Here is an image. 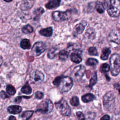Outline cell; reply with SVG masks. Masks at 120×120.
<instances>
[{
  "instance_id": "obj_1",
  "label": "cell",
  "mask_w": 120,
  "mask_h": 120,
  "mask_svg": "<svg viewBox=\"0 0 120 120\" xmlns=\"http://www.w3.org/2000/svg\"><path fill=\"white\" fill-rule=\"evenodd\" d=\"M73 85V80L71 77L68 76H61L60 81L57 86L61 93L68 92Z\"/></svg>"
},
{
  "instance_id": "obj_2",
  "label": "cell",
  "mask_w": 120,
  "mask_h": 120,
  "mask_svg": "<svg viewBox=\"0 0 120 120\" xmlns=\"http://www.w3.org/2000/svg\"><path fill=\"white\" fill-rule=\"evenodd\" d=\"M115 95L112 91L107 92L103 97V105L105 110L112 111L115 105Z\"/></svg>"
},
{
  "instance_id": "obj_3",
  "label": "cell",
  "mask_w": 120,
  "mask_h": 120,
  "mask_svg": "<svg viewBox=\"0 0 120 120\" xmlns=\"http://www.w3.org/2000/svg\"><path fill=\"white\" fill-rule=\"evenodd\" d=\"M111 66V74L113 76L117 75L120 71V57L118 53L112 54L110 59Z\"/></svg>"
},
{
  "instance_id": "obj_4",
  "label": "cell",
  "mask_w": 120,
  "mask_h": 120,
  "mask_svg": "<svg viewBox=\"0 0 120 120\" xmlns=\"http://www.w3.org/2000/svg\"><path fill=\"white\" fill-rule=\"evenodd\" d=\"M107 13L112 17H117L119 16L120 12V3L118 0H111L108 4Z\"/></svg>"
},
{
  "instance_id": "obj_5",
  "label": "cell",
  "mask_w": 120,
  "mask_h": 120,
  "mask_svg": "<svg viewBox=\"0 0 120 120\" xmlns=\"http://www.w3.org/2000/svg\"><path fill=\"white\" fill-rule=\"evenodd\" d=\"M55 106L60 113L64 116H69L71 113L70 107L68 105L67 101L62 98L58 102L55 103Z\"/></svg>"
},
{
  "instance_id": "obj_6",
  "label": "cell",
  "mask_w": 120,
  "mask_h": 120,
  "mask_svg": "<svg viewBox=\"0 0 120 120\" xmlns=\"http://www.w3.org/2000/svg\"><path fill=\"white\" fill-rule=\"evenodd\" d=\"M53 107V104L51 100L46 99L42 101L38 105L36 112H39L43 113H49L52 111Z\"/></svg>"
},
{
  "instance_id": "obj_7",
  "label": "cell",
  "mask_w": 120,
  "mask_h": 120,
  "mask_svg": "<svg viewBox=\"0 0 120 120\" xmlns=\"http://www.w3.org/2000/svg\"><path fill=\"white\" fill-rule=\"evenodd\" d=\"M44 78L43 73L38 70H32L30 75V81L33 84L41 83L44 81Z\"/></svg>"
},
{
  "instance_id": "obj_8",
  "label": "cell",
  "mask_w": 120,
  "mask_h": 120,
  "mask_svg": "<svg viewBox=\"0 0 120 120\" xmlns=\"http://www.w3.org/2000/svg\"><path fill=\"white\" fill-rule=\"evenodd\" d=\"M46 49V46L44 42H37L33 45L31 49V52L34 56H38L44 52Z\"/></svg>"
},
{
  "instance_id": "obj_9",
  "label": "cell",
  "mask_w": 120,
  "mask_h": 120,
  "mask_svg": "<svg viewBox=\"0 0 120 120\" xmlns=\"http://www.w3.org/2000/svg\"><path fill=\"white\" fill-rule=\"evenodd\" d=\"M70 16L68 11L66 12L56 11L52 13V16L53 20L58 22L65 21L68 20Z\"/></svg>"
},
{
  "instance_id": "obj_10",
  "label": "cell",
  "mask_w": 120,
  "mask_h": 120,
  "mask_svg": "<svg viewBox=\"0 0 120 120\" xmlns=\"http://www.w3.org/2000/svg\"><path fill=\"white\" fill-rule=\"evenodd\" d=\"M85 67L82 65H80L75 67L72 73V76L75 80L78 81L82 79L85 72Z\"/></svg>"
},
{
  "instance_id": "obj_11",
  "label": "cell",
  "mask_w": 120,
  "mask_h": 120,
  "mask_svg": "<svg viewBox=\"0 0 120 120\" xmlns=\"http://www.w3.org/2000/svg\"><path fill=\"white\" fill-rule=\"evenodd\" d=\"M109 41L113 42L117 44H120V36L119 31L117 30H112L108 36Z\"/></svg>"
},
{
  "instance_id": "obj_12",
  "label": "cell",
  "mask_w": 120,
  "mask_h": 120,
  "mask_svg": "<svg viewBox=\"0 0 120 120\" xmlns=\"http://www.w3.org/2000/svg\"><path fill=\"white\" fill-rule=\"evenodd\" d=\"M106 1H105L104 3H102L100 1H97L96 2V6L95 8L98 13L99 14L103 13L105 11V8L106 7L108 6V4L106 3Z\"/></svg>"
},
{
  "instance_id": "obj_13",
  "label": "cell",
  "mask_w": 120,
  "mask_h": 120,
  "mask_svg": "<svg viewBox=\"0 0 120 120\" xmlns=\"http://www.w3.org/2000/svg\"><path fill=\"white\" fill-rule=\"evenodd\" d=\"M85 25H86V23L84 24V22H81L77 24L74 28V34L75 35H79L82 34L85 29Z\"/></svg>"
},
{
  "instance_id": "obj_14",
  "label": "cell",
  "mask_w": 120,
  "mask_h": 120,
  "mask_svg": "<svg viewBox=\"0 0 120 120\" xmlns=\"http://www.w3.org/2000/svg\"><path fill=\"white\" fill-rule=\"evenodd\" d=\"M22 108L20 106L16 105H12L8 107V111L10 113L17 114L22 111Z\"/></svg>"
},
{
  "instance_id": "obj_15",
  "label": "cell",
  "mask_w": 120,
  "mask_h": 120,
  "mask_svg": "<svg viewBox=\"0 0 120 120\" xmlns=\"http://www.w3.org/2000/svg\"><path fill=\"white\" fill-rule=\"evenodd\" d=\"M60 3V0H52L49 1L45 5V7L47 9H51L59 7Z\"/></svg>"
},
{
  "instance_id": "obj_16",
  "label": "cell",
  "mask_w": 120,
  "mask_h": 120,
  "mask_svg": "<svg viewBox=\"0 0 120 120\" xmlns=\"http://www.w3.org/2000/svg\"><path fill=\"white\" fill-rule=\"evenodd\" d=\"M70 57L71 60L72 62L75 63H79L82 60V57L79 54V52H72L70 54Z\"/></svg>"
},
{
  "instance_id": "obj_17",
  "label": "cell",
  "mask_w": 120,
  "mask_h": 120,
  "mask_svg": "<svg viewBox=\"0 0 120 120\" xmlns=\"http://www.w3.org/2000/svg\"><path fill=\"white\" fill-rule=\"evenodd\" d=\"M39 33L44 36L46 37H49L52 35V27H47L45 29H42L40 30Z\"/></svg>"
},
{
  "instance_id": "obj_18",
  "label": "cell",
  "mask_w": 120,
  "mask_h": 120,
  "mask_svg": "<svg viewBox=\"0 0 120 120\" xmlns=\"http://www.w3.org/2000/svg\"><path fill=\"white\" fill-rule=\"evenodd\" d=\"M95 98V96L91 93H87L83 95L82 97V100L84 103H88L93 101Z\"/></svg>"
},
{
  "instance_id": "obj_19",
  "label": "cell",
  "mask_w": 120,
  "mask_h": 120,
  "mask_svg": "<svg viewBox=\"0 0 120 120\" xmlns=\"http://www.w3.org/2000/svg\"><path fill=\"white\" fill-rule=\"evenodd\" d=\"M34 1L33 0L23 1L21 6V8L22 10H27L30 8L33 5Z\"/></svg>"
},
{
  "instance_id": "obj_20",
  "label": "cell",
  "mask_w": 120,
  "mask_h": 120,
  "mask_svg": "<svg viewBox=\"0 0 120 120\" xmlns=\"http://www.w3.org/2000/svg\"><path fill=\"white\" fill-rule=\"evenodd\" d=\"M102 53L101 55L100 58L103 60H106L108 58V56L111 52V51L109 48H105L102 51Z\"/></svg>"
},
{
  "instance_id": "obj_21",
  "label": "cell",
  "mask_w": 120,
  "mask_h": 120,
  "mask_svg": "<svg viewBox=\"0 0 120 120\" xmlns=\"http://www.w3.org/2000/svg\"><path fill=\"white\" fill-rule=\"evenodd\" d=\"M20 46L23 49H29L31 47L30 41L28 39H22L20 43Z\"/></svg>"
},
{
  "instance_id": "obj_22",
  "label": "cell",
  "mask_w": 120,
  "mask_h": 120,
  "mask_svg": "<svg viewBox=\"0 0 120 120\" xmlns=\"http://www.w3.org/2000/svg\"><path fill=\"white\" fill-rule=\"evenodd\" d=\"M58 52V49L56 48H51L47 53L48 57L50 59H53L55 58Z\"/></svg>"
},
{
  "instance_id": "obj_23",
  "label": "cell",
  "mask_w": 120,
  "mask_h": 120,
  "mask_svg": "<svg viewBox=\"0 0 120 120\" xmlns=\"http://www.w3.org/2000/svg\"><path fill=\"white\" fill-rule=\"evenodd\" d=\"M69 52L64 50H61L59 53V59L61 60H66L68 59Z\"/></svg>"
},
{
  "instance_id": "obj_24",
  "label": "cell",
  "mask_w": 120,
  "mask_h": 120,
  "mask_svg": "<svg viewBox=\"0 0 120 120\" xmlns=\"http://www.w3.org/2000/svg\"><path fill=\"white\" fill-rule=\"evenodd\" d=\"M45 12V10L42 7H40L36 9L34 12L33 14L34 15V19H39V17Z\"/></svg>"
},
{
  "instance_id": "obj_25",
  "label": "cell",
  "mask_w": 120,
  "mask_h": 120,
  "mask_svg": "<svg viewBox=\"0 0 120 120\" xmlns=\"http://www.w3.org/2000/svg\"><path fill=\"white\" fill-rule=\"evenodd\" d=\"M33 111H26L22 112V120H28L32 115Z\"/></svg>"
},
{
  "instance_id": "obj_26",
  "label": "cell",
  "mask_w": 120,
  "mask_h": 120,
  "mask_svg": "<svg viewBox=\"0 0 120 120\" xmlns=\"http://www.w3.org/2000/svg\"><path fill=\"white\" fill-rule=\"evenodd\" d=\"M21 91L26 94H30L31 93L32 90L31 87L30 86L29 83L26 82V84L22 88Z\"/></svg>"
},
{
  "instance_id": "obj_27",
  "label": "cell",
  "mask_w": 120,
  "mask_h": 120,
  "mask_svg": "<svg viewBox=\"0 0 120 120\" xmlns=\"http://www.w3.org/2000/svg\"><path fill=\"white\" fill-rule=\"evenodd\" d=\"M97 82V75L96 72H94L91 79L90 80V84L89 85V87L92 88L93 85H94Z\"/></svg>"
},
{
  "instance_id": "obj_28",
  "label": "cell",
  "mask_w": 120,
  "mask_h": 120,
  "mask_svg": "<svg viewBox=\"0 0 120 120\" xmlns=\"http://www.w3.org/2000/svg\"><path fill=\"white\" fill-rule=\"evenodd\" d=\"M22 32L25 33V34L31 33L33 31V27L29 24H27V25H26L24 26L22 28Z\"/></svg>"
},
{
  "instance_id": "obj_29",
  "label": "cell",
  "mask_w": 120,
  "mask_h": 120,
  "mask_svg": "<svg viewBox=\"0 0 120 120\" xmlns=\"http://www.w3.org/2000/svg\"><path fill=\"white\" fill-rule=\"evenodd\" d=\"M6 91L10 95H14L16 92V90L14 87L10 84L7 85L6 87Z\"/></svg>"
},
{
  "instance_id": "obj_30",
  "label": "cell",
  "mask_w": 120,
  "mask_h": 120,
  "mask_svg": "<svg viewBox=\"0 0 120 120\" xmlns=\"http://www.w3.org/2000/svg\"><path fill=\"white\" fill-rule=\"evenodd\" d=\"M98 63V60L97 59H94V58H89L86 62V64L88 66H95L97 65Z\"/></svg>"
},
{
  "instance_id": "obj_31",
  "label": "cell",
  "mask_w": 120,
  "mask_h": 120,
  "mask_svg": "<svg viewBox=\"0 0 120 120\" xmlns=\"http://www.w3.org/2000/svg\"><path fill=\"white\" fill-rule=\"evenodd\" d=\"M70 103L72 105L74 106H78L79 104V100L78 97L76 96L73 97L70 101Z\"/></svg>"
},
{
  "instance_id": "obj_32",
  "label": "cell",
  "mask_w": 120,
  "mask_h": 120,
  "mask_svg": "<svg viewBox=\"0 0 120 120\" xmlns=\"http://www.w3.org/2000/svg\"><path fill=\"white\" fill-rule=\"evenodd\" d=\"M89 53L90 55L93 56H97L98 55V52L96 47H90L88 50Z\"/></svg>"
},
{
  "instance_id": "obj_33",
  "label": "cell",
  "mask_w": 120,
  "mask_h": 120,
  "mask_svg": "<svg viewBox=\"0 0 120 120\" xmlns=\"http://www.w3.org/2000/svg\"><path fill=\"white\" fill-rule=\"evenodd\" d=\"M110 66L107 63H104L102 66V71L103 72H108L110 70Z\"/></svg>"
},
{
  "instance_id": "obj_34",
  "label": "cell",
  "mask_w": 120,
  "mask_h": 120,
  "mask_svg": "<svg viewBox=\"0 0 120 120\" xmlns=\"http://www.w3.org/2000/svg\"><path fill=\"white\" fill-rule=\"evenodd\" d=\"M95 113L90 112L85 117V120H93L95 118Z\"/></svg>"
},
{
  "instance_id": "obj_35",
  "label": "cell",
  "mask_w": 120,
  "mask_h": 120,
  "mask_svg": "<svg viewBox=\"0 0 120 120\" xmlns=\"http://www.w3.org/2000/svg\"><path fill=\"white\" fill-rule=\"evenodd\" d=\"M76 115L78 118V120H85V116L81 112H77Z\"/></svg>"
},
{
  "instance_id": "obj_36",
  "label": "cell",
  "mask_w": 120,
  "mask_h": 120,
  "mask_svg": "<svg viewBox=\"0 0 120 120\" xmlns=\"http://www.w3.org/2000/svg\"><path fill=\"white\" fill-rule=\"evenodd\" d=\"M44 96V93L40 91H37L35 93V97L38 99H42Z\"/></svg>"
},
{
  "instance_id": "obj_37",
  "label": "cell",
  "mask_w": 120,
  "mask_h": 120,
  "mask_svg": "<svg viewBox=\"0 0 120 120\" xmlns=\"http://www.w3.org/2000/svg\"><path fill=\"white\" fill-rule=\"evenodd\" d=\"M0 97L1 98L4 99L7 98H8L9 97L4 91H1L0 92Z\"/></svg>"
},
{
  "instance_id": "obj_38",
  "label": "cell",
  "mask_w": 120,
  "mask_h": 120,
  "mask_svg": "<svg viewBox=\"0 0 120 120\" xmlns=\"http://www.w3.org/2000/svg\"><path fill=\"white\" fill-rule=\"evenodd\" d=\"M61 76L57 77L55 79V80L53 81V84L54 85H55V86H56L58 85V83H59V82H60V78H61Z\"/></svg>"
},
{
  "instance_id": "obj_39",
  "label": "cell",
  "mask_w": 120,
  "mask_h": 120,
  "mask_svg": "<svg viewBox=\"0 0 120 120\" xmlns=\"http://www.w3.org/2000/svg\"><path fill=\"white\" fill-rule=\"evenodd\" d=\"M21 100H22V97H21V96L17 97L15 99V101L16 103H20L21 102Z\"/></svg>"
},
{
  "instance_id": "obj_40",
  "label": "cell",
  "mask_w": 120,
  "mask_h": 120,
  "mask_svg": "<svg viewBox=\"0 0 120 120\" xmlns=\"http://www.w3.org/2000/svg\"><path fill=\"white\" fill-rule=\"evenodd\" d=\"M110 120V117L108 115H105L103 116L100 120Z\"/></svg>"
},
{
  "instance_id": "obj_41",
  "label": "cell",
  "mask_w": 120,
  "mask_h": 120,
  "mask_svg": "<svg viewBox=\"0 0 120 120\" xmlns=\"http://www.w3.org/2000/svg\"><path fill=\"white\" fill-rule=\"evenodd\" d=\"M38 120H51L50 118L48 117H42L38 119Z\"/></svg>"
},
{
  "instance_id": "obj_42",
  "label": "cell",
  "mask_w": 120,
  "mask_h": 120,
  "mask_svg": "<svg viewBox=\"0 0 120 120\" xmlns=\"http://www.w3.org/2000/svg\"><path fill=\"white\" fill-rule=\"evenodd\" d=\"M8 120H16V118H15V116H10L9 117Z\"/></svg>"
},
{
  "instance_id": "obj_43",
  "label": "cell",
  "mask_w": 120,
  "mask_h": 120,
  "mask_svg": "<svg viewBox=\"0 0 120 120\" xmlns=\"http://www.w3.org/2000/svg\"><path fill=\"white\" fill-rule=\"evenodd\" d=\"M112 120H119V116H113Z\"/></svg>"
},
{
  "instance_id": "obj_44",
  "label": "cell",
  "mask_w": 120,
  "mask_h": 120,
  "mask_svg": "<svg viewBox=\"0 0 120 120\" xmlns=\"http://www.w3.org/2000/svg\"><path fill=\"white\" fill-rule=\"evenodd\" d=\"M2 58L0 56V66L2 64Z\"/></svg>"
}]
</instances>
